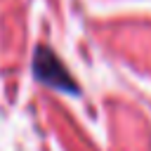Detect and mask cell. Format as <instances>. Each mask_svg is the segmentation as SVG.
I'll use <instances>...</instances> for the list:
<instances>
[{
    "mask_svg": "<svg viewBox=\"0 0 151 151\" xmlns=\"http://www.w3.org/2000/svg\"><path fill=\"white\" fill-rule=\"evenodd\" d=\"M33 73L47 87H54V90H61V92H68V94H78V83L73 80V76L66 71L61 59L50 47H38L35 50V54H33Z\"/></svg>",
    "mask_w": 151,
    "mask_h": 151,
    "instance_id": "6da1fadb",
    "label": "cell"
}]
</instances>
